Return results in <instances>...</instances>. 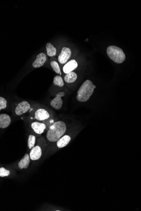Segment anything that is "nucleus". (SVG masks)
Instances as JSON below:
<instances>
[{
  "mask_svg": "<svg viewBox=\"0 0 141 211\" xmlns=\"http://www.w3.org/2000/svg\"><path fill=\"white\" fill-rule=\"evenodd\" d=\"M66 126L63 121H57L48 129L47 138L49 142H57L66 132Z\"/></svg>",
  "mask_w": 141,
  "mask_h": 211,
  "instance_id": "f257e3e1",
  "label": "nucleus"
},
{
  "mask_svg": "<svg viewBox=\"0 0 141 211\" xmlns=\"http://www.w3.org/2000/svg\"><path fill=\"white\" fill-rule=\"evenodd\" d=\"M96 86L89 80L85 81L79 88L77 92V99L80 102H85L93 95Z\"/></svg>",
  "mask_w": 141,
  "mask_h": 211,
  "instance_id": "f03ea898",
  "label": "nucleus"
},
{
  "mask_svg": "<svg viewBox=\"0 0 141 211\" xmlns=\"http://www.w3.org/2000/svg\"><path fill=\"white\" fill-rule=\"evenodd\" d=\"M107 53L109 58L116 63H123L126 59V55L122 49L115 46L108 47Z\"/></svg>",
  "mask_w": 141,
  "mask_h": 211,
  "instance_id": "7ed1b4c3",
  "label": "nucleus"
},
{
  "mask_svg": "<svg viewBox=\"0 0 141 211\" xmlns=\"http://www.w3.org/2000/svg\"><path fill=\"white\" fill-rule=\"evenodd\" d=\"M30 108L31 106L27 101H23L17 106L15 109V113L17 115H22L27 113Z\"/></svg>",
  "mask_w": 141,
  "mask_h": 211,
  "instance_id": "20e7f679",
  "label": "nucleus"
},
{
  "mask_svg": "<svg viewBox=\"0 0 141 211\" xmlns=\"http://www.w3.org/2000/svg\"><path fill=\"white\" fill-rule=\"evenodd\" d=\"M65 96L64 92H60L55 95V98L50 102V106L55 110L61 109L63 106V101L61 97Z\"/></svg>",
  "mask_w": 141,
  "mask_h": 211,
  "instance_id": "39448f33",
  "label": "nucleus"
},
{
  "mask_svg": "<svg viewBox=\"0 0 141 211\" xmlns=\"http://www.w3.org/2000/svg\"><path fill=\"white\" fill-rule=\"evenodd\" d=\"M72 52L69 48L63 47L61 50V53L58 57V60L61 64L66 63L71 57Z\"/></svg>",
  "mask_w": 141,
  "mask_h": 211,
  "instance_id": "423d86ee",
  "label": "nucleus"
},
{
  "mask_svg": "<svg viewBox=\"0 0 141 211\" xmlns=\"http://www.w3.org/2000/svg\"><path fill=\"white\" fill-rule=\"evenodd\" d=\"M50 117L48 111L43 108H40L36 110L34 114L35 119L39 121H44Z\"/></svg>",
  "mask_w": 141,
  "mask_h": 211,
  "instance_id": "0eeeda50",
  "label": "nucleus"
},
{
  "mask_svg": "<svg viewBox=\"0 0 141 211\" xmlns=\"http://www.w3.org/2000/svg\"><path fill=\"white\" fill-rule=\"evenodd\" d=\"M47 57L45 54L43 53H40L37 55L36 60L33 63V67L34 68H39L42 67L45 63Z\"/></svg>",
  "mask_w": 141,
  "mask_h": 211,
  "instance_id": "6e6552de",
  "label": "nucleus"
},
{
  "mask_svg": "<svg viewBox=\"0 0 141 211\" xmlns=\"http://www.w3.org/2000/svg\"><path fill=\"white\" fill-rule=\"evenodd\" d=\"M42 155V150L41 147L37 145L33 147L30 151V159L33 161H36L39 159Z\"/></svg>",
  "mask_w": 141,
  "mask_h": 211,
  "instance_id": "1a4fd4ad",
  "label": "nucleus"
},
{
  "mask_svg": "<svg viewBox=\"0 0 141 211\" xmlns=\"http://www.w3.org/2000/svg\"><path fill=\"white\" fill-rule=\"evenodd\" d=\"M78 67V63L75 60H72L68 61L66 65L63 66V71L64 73L67 74L73 71V70H75Z\"/></svg>",
  "mask_w": 141,
  "mask_h": 211,
  "instance_id": "9d476101",
  "label": "nucleus"
},
{
  "mask_svg": "<svg viewBox=\"0 0 141 211\" xmlns=\"http://www.w3.org/2000/svg\"><path fill=\"white\" fill-rule=\"evenodd\" d=\"M31 127L33 131L37 134L41 135L46 129V126L44 123L34 122L31 124Z\"/></svg>",
  "mask_w": 141,
  "mask_h": 211,
  "instance_id": "9b49d317",
  "label": "nucleus"
},
{
  "mask_svg": "<svg viewBox=\"0 0 141 211\" xmlns=\"http://www.w3.org/2000/svg\"><path fill=\"white\" fill-rule=\"evenodd\" d=\"M11 122L10 116L5 113L0 115V128L1 129H5L8 127Z\"/></svg>",
  "mask_w": 141,
  "mask_h": 211,
  "instance_id": "f8f14e48",
  "label": "nucleus"
},
{
  "mask_svg": "<svg viewBox=\"0 0 141 211\" xmlns=\"http://www.w3.org/2000/svg\"><path fill=\"white\" fill-rule=\"evenodd\" d=\"M30 155L26 154L23 157L18 163V166L20 169H26L28 168L30 163Z\"/></svg>",
  "mask_w": 141,
  "mask_h": 211,
  "instance_id": "ddd939ff",
  "label": "nucleus"
},
{
  "mask_svg": "<svg viewBox=\"0 0 141 211\" xmlns=\"http://www.w3.org/2000/svg\"><path fill=\"white\" fill-rule=\"evenodd\" d=\"M71 137L69 136L64 135L61 137L57 142V146L59 148H62L67 146L70 142Z\"/></svg>",
  "mask_w": 141,
  "mask_h": 211,
  "instance_id": "4468645a",
  "label": "nucleus"
},
{
  "mask_svg": "<svg viewBox=\"0 0 141 211\" xmlns=\"http://www.w3.org/2000/svg\"><path fill=\"white\" fill-rule=\"evenodd\" d=\"M78 78V75L74 72H72L67 73L65 76L64 80L67 83H72L75 81Z\"/></svg>",
  "mask_w": 141,
  "mask_h": 211,
  "instance_id": "2eb2a0df",
  "label": "nucleus"
},
{
  "mask_svg": "<svg viewBox=\"0 0 141 211\" xmlns=\"http://www.w3.org/2000/svg\"><path fill=\"white\" fill-rule=\"evenodd\" d=\"M47 55L48 56L53 57L55 56L56 54V49L51 43H48L46 45Z\"/></svg>",
  "mask_w": 141,
  "mask_h": 211,
  "instance_id": "dca6fc26",
  "label": "nucleus"
},
{
  "mask_svg": "<svg viewBox=\"0 0 141 211\" xmlns=\"http://www.w3.org/2000/svg\"><path fill=\"white\" fill-rule=\"evenodd\" d=\"M36 142L35 136L32 135H30L28 136V146L30 150H31L34 147Z\"/></svg>",
  "mask_w": 141,
  "mask_h": 211,
  "instance_id": "f3484780",
  "label": "nucleus"
},
{
  "mask_svg": "<svg viewBox=\"0 0 141 211\" xmlns=\"http://www.w3.org/2000/svg\"><path fill=\"white\" fill-rule=\"evenodd\" d=\"M53 83L54 85L59 87H63L64 85L62 77L57 76L54 78Z\"/></svg>",
  "mask_w": 141,
  "mask_h": 211,
  "instance_id": "a211bd4d",
  "label": "nucleus"
},
{
  "mask_svg": "<svg viewBox=\"0 0 141 211\" xmlns=\"http://www.w3.org/2000/svg\"><path fill=\"white\" fill-rule=\"evenodd\" d=\"M50 66L53 70L57 74H61V70L58 64L55 61H52L50 62Z\"/></svg>",
  "mask_w": 141,
  "mask_h": 211,
  "instance_id": "6ab92c4d",
  "label": "nucleus"
},
{
  "mask_svg": "<svg viewBox=\"0 0 141 211\" xmlns=\"http://www.w3.org/2000/svg\"><path fill=\"white\" fill-rule=\"evenodd\" d=\"M10 174V172L9 170L6 169L4 167L0 168V177L1 178L8 176Z\"/></svg>",
  "mask_w": 141,
  "mask_h": 211,
  "instance_id": "aec40b11",
  "label": "nucleus"
},
{
  "mask_svg": "<svg viewBox=\"0 0 141 211\" xmlns=\"http://www.w3.org/2000/svg\"><path fill=\"white\" fill-rule=\"evenodd\" d=\"M7 106V101L3 97H0V110L5 109Z\"/></svg>",
  "mask_w": 141,
  "mask_h": 211,
  "instance_id": "412c9836",
  "label": "nucleus"
}]
</instances>
